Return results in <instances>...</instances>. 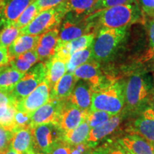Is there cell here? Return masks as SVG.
I'll use <instances>...</instances> for the list:
<instances>
[{
	"instance_id": "42",
	"label": "cell",
	"mask_w": 154,
	"mask_h": 154,
	"mask_svg": "<svg viewBox=\"0 0 154 154\" xmlns=\"http://www.w3.org/2000/svg\"><path fill=\"white\" fill-rule=\"evenodd\" d=\"M9 57L8 54V49L0 47V67L8 64Z\"/></svg>"
},
{
	"instance_id": "5",
	"label": "cell",
	"mask_w": 154,
	"mask_h": 154,
	"mask_svg": "<svg viewBox=\"0 0 154 154\" xmlns=\"http://www.w3.org/2000/svg\"><path fill=\"white\" fill-rule=\"evenodd\" d=\"M66 2L40 12L29 24L20 29V34L42 35L48 31L59 28L65 15L69 12Z\"/></svg>"
},
{
	"instance_id": "7",
	"label": "cell",
	"mask_w": 154,
	"mask_h": 154,
	"mask_svg": "<svg viewBox=\"0 0 154 154\" xmlns=\"http://www.w3.org/2000/svg\"><path fill=\"white\" fill-rule=\"evenodd\" d=\"M46 77L45 64L44 62L36 63L24 74L17 83L11 95L17 102L24 99L32 93Z\"/></svg>"
},
{
	"instance_id": "14",
	"label": "cell",
	"mask_w": 154,
	"mask_h": 154,
	"mask_svg": "<svg viewBox=\"0 0 154 154\" xmlns=\"http://www.w3.org/2000/svg\"><path fill=\"white\" fill-rule=\"evenodd\" d=\"M35 0H5L0 10V30L14 25L21 14Z\"/></svg>"
},
{
	"instance_id": "33",
	"label": "cell",
	"mask_w": 154,
	"mask_h": 154,
	"mask_svg": "<svg viewBox=\"0 0 154 154\" xmlns=\"http://www.w3.org/2000/svg\"><path fill=\"white\" fill-rule=\"evenodd\" d=\"M113 115L106 111L99 110H89L86 112V121H87L91 128L103 124L109 121Z\"/></svg>"
},
{
	"instance_id": "36",
	"label": "cell",
	"mask_w": 154,
	"mask_h": 154,
	"mask_svg": "<svg viewBox=\"0 0 154 154\" xmlns=\"http://www.w3.org/2000/svg\"><path fill=\"white\" fill-rule=\"evenodd\" d=\"M144 18H153L154 0H136Z\"/></svg>"
},
{
	"instance_id": "17",
	"label": "cell",
	"mask_w": 154,
	"mask_h": 154,
	"mask_svg": "<svg viewBox=\"0 0 154 154\" xmlns=\"http://www.w3.org/2000/svg\"><path fill=\"white\" fill-rule=\"evenodd\" d=\"M66 101L83 111H89L91 105V87L90 84L84 80L77 81Z\"/></svg>"
},
{
	"instance_id": "3",
	"label": "cell",
	"mask_w": 154,
	"mask_h": 154,
	"mask_svg": "<svg viewBox=\"0 0 154 154\" xmlns=\"http://www.w3.org/2000/svg\"><path fill=\"white\" fill-rule=\"evenodd\" d=\"M125 84L123 80H109L99 87L91 88L90 110L106 111L113 116L121 113L125 104Z\"/></svg>"
},
{
	"instance_id": "16",
	"label": "cell",
	"mask_w": 154,
	"mask_h": 154,
	"mask_svg": "<svg viewBox=\"0 0 154 154\" xmlns=\"http://www.w3.org/2000/svg\"><path fill=\"white\" fill-rule=\"evenodd\" d=\"M58 40L59 29L55 28L42 34L39 36L35 51L39 62H45L55 54Z\"/></svg>"
},
{
	"instance_id": "12",
	"label": "cell",
	"mask_w": 154,
	"mask_h": 154,
	"mask_svg": "<svg viewBox=\"0 0 154 154\" xmlns=\"http://www.w3.org/2000/svg\"><path fill=\"white\" fill-rule=\"evenodd\" d=\"M87 111L82 110L66 100L56 125L62 132L72 130L86 120Z\"/></svg>"
},
{
	"instance_id": "21",
	"label": "cell",
	"mask_w": 154,
	"mask_h": 154,
	"mask_svg": "<svg viewBox=\"0 0 154 154\" xmlns=\"http://www.w3.org/2000/svg\"><path fill=\"white\" fill-rule=\"evenodd\" d=\"M44 63L46 69L45 80L51 90L56 83L66 73V63L54 55Z\"/></svg>"
},
{
	"instance_id": "35",
	"label": "cell",
	"mask_w": 154,
	"mask_h": 154,
	"mask_svg": "<svg viewBox=\"0 0 154 154\" xmlns=\"http://www.w3.org/2000/svg\"><path fill=\"white\" fill-rule=\"evenodd\" d=\"M31 115L32 114L30 113L19 111L17 109L14 117V130L18 128H22V127L30 126Z\"/></svg>"
},
{
	"instance_id": "27",
	"label": "cell",
	"mask_w": 154,
	"mask_h": 154,
	"mask_svg": "<svg viewBox=\"0 0 154 154\" xmlns=\"http://www.w3.org/2000/svg\"><path fill=\"white\" fill-rule=\"evenodd\" d=\"M17 102L5 105L0 108V126L12 132L14 129V117Z\"/></svg>"
},
{
	"instance_id": "41",
	"label": "cell",
	"mask_w": 154,
	"mask_h": 154,
	"mask_svg": "<svg viewBox=\"0 0 154 154\" xmlns=\"http://www.w3.org/2000/svg\"><path fill=\"white\" fill-rule=\"evenodd\" d=\"M14 102L17 101H15V99L12 97L11 94L3 93V92L0 91V108L2 107L5 105L14 103Z\"/></svg>"
},
{
	"instance_id": "26",
	"label": "cell",
	"mask_w": 154,
	"mask_h": 154,
	"mask_svg": "<svg viewBox=\"0 0 154 154\" xmlns=\"http://www.w3.org/2000/svg\"><path fill=\"white\" fill-rule=\"evenodd\" d=\"M93 59L92 58V45L85 49L76 51L71 56L66 63V72L72 73L77 67L84 64L88 61Z\"/></svg>"
},
{
	"instance_id": "23",
	"label": "cell",
	"mask_w": 154,
	"mask_h": 154,
	"mask_svg": "<svg viewBox=\"0 0 154 154\" xmlns=\"http://www.w3.org/2000/svg\"><path fill=\"white\" fill-rule=\"evenodd\" d=\"M24 74L14 69L9 63L0 67V91L11 94Z\"/></svg>"
},
{
	"instance_id": "45",
	"label": "cell",
	"mask_w": 154,
	"mask_h": 154,
	"mask_svg": "<svg viewBox=\"0 0 154 154\" xmlns=\"http://www.w3.org/2000/svg\"><path fill=\"white\" fill-rule=\"evenodd\" d=\"M26 154H45V153H42V152H41V151H36V150H34V149H33L30 150V151H29L28 153H26Z\"/></svg>"
},
{
	"instance_id": "25",
	"label": "cell",
	"mask_w": 154,
	"mask_h": 154,
	"mask_svg": "<svg viewBox=\"0 0 154 154\" xmlns=\"http://www.w3.org/2000/svg\"><path fill=\"white\" fill-rule=\"evenodd\" d=\"M38 61L39 62L38 55L35 49H33L11 58L9 59V64L18 72L25 74Z\"/></svg>"
},
{
	"instance_id": "39",
	"label": "cell",
	"mask_w": 154,
	"mask_h": 154,
	"mask_svg": "<svg viewBox=\"0 0 154 154\" xmlns=\"http://www.w3.org/2000/svg\"><path fill=\"white\" fill-rule=\"evenodd\" d=\"M143 22L149 38L150 48L154 54V19L144 18Z\"/></svg>"
},
{
	"instance_id": "22",
	"label": "cell",
	"mask_w": 154,
	"mask_h": 154,
	"mask_svg": "<svg viewBox=\"0 0 154 154\" xmlns=\"http://www.w3.org/2000/svg\"><path fill=\"white\" fill-rule=\"evenodd\" d=\"M40 35L20 34L8 47L9 59L23 53L35 49Z\"/></svg>"
},
{
	"instance_id": "49",
	"label": "cell",
	"mask_w": 154,
	"mask_h": 154,
	"mask_svg": "<svg viewBox=\"0 0 154 154\" xmlns=\"http://www.w3.org/2000/svg\"><path fill=\"white\" fill-rule=\"evenodd\" d=\"M0 154H3V153H0Z\"/></svg>"
},
{
	"instance_id": "37",
	"label": "cell",
	"mask_w": 154,
	"mask_h": 154,
	"mask_svg": "<svg viewBox=\"0 0 154 154\" xmlns=\"http://www.w3.org/2000/svg\"><path fill=\"white\" fill-rule=\"evenodd\" d=\"M12 132L0 126V153H3L10 147Z\"/></svg>"
},
{
	"instance_id": "38",
	"label": "cell",
	"mask_w": 154,
	"mask_h": 154,
	"mask_svg": "<svg viewBox=\"0 0 154 154\" xmlns=\"http://www.w3.org/2000/svg\"><path fill=\"white\" fill-rule=\"evenodd\" d=\"M72 146L62 140H59L54 144L48 154H72Z\"/></svg>"
},
{
	"instance_id": "10",
	"label": "cell",
	"mask_w": 154,
	"mask_h": 154,
	"mask_svg": "<svg viewBox=\"0 0 154 154\" xmlns=\"http://www.w3.org/2000/svg\"><path fill=\"white\" fill-rule=\"evenodd\" d=\"M127 132L145 138L154 146V113L149 106L142 111L127 128Z\"/></svg>"
},
{
	"instance_id": "29",
	"label": "cell",
	"mask_w": 154,
	"mask_h": 154,
	"mask_svg": "<svg viewBox=\"0 0 154 154\" xmlns=\"http://www.w3.org/2000/svg\"><path fill=\"white\" fill-rule=\"evenodd\" d=\"M38 14H39V11H38L36 3L34 2L30 5H29L26 9L21 14L17 20L15 22L14 26L21 29L29 24Z\"/></svg>"
},
{
	"instance_id": "20",
	"label": "cell",
	"mask_w": 154,
	"mask_h": 154,
	"mask_svg": "<svg viewBox=\"0 0 154 154\" xmlns=\"http://www.w3.org/2000/svg\"><path fill=\"white\" fill-rule=\"evenodd\" d=\"M77 81L73 73L66 72L50 90L49 99L66 101L72 94Z\"/></svg>"
},
{
	"instance_id": "46",
	"label": "cell",
	"mask_w": 154,
	"mask_h": 154,
	"mask_svg": "<svg viewBox=\"0 0 154 154\" xmlns=\"http://www.w3.org/2000/svg\"><path fill=\"white\" fill-rule=\"evenodd\" d=\"M82 154H94V149H88Z\"/></svg>"
},
{
	"instance_id": "32",
	"label": "cell",
	"mask_w": 154,
	"mask_h": 154,
	"mask_svg": "<svg viewBox=\"0 0 154 154\" xmlns=\"http://www.w3.org/2000/svg\"><path fill=\"white\" fill-rule=\"evenodd\" d=\"M20 35V29L14 25L7 26L0 30V47L8 49L11 43Z\"/></svg>"
},
{
	"instance_id": "1",
	"label": "cell",
	"mask_w": 154,
	"mask_h": 154,
	"mask_svg": "<svg viewBox=\"0 0 154 154\" xmlns=\"http://www.w3.org/2000/svg\"><path fill=\"white\" fill-rule=\"evenodd\" d=\"M98 32L106 29L128 28L136 22H143V15L136 0L115 6L88 15Z\"/></svg>"
},
{
	"instance_id": "31",
	"label": "cell",
	"mask_w": 154,
	"mask_h": 154,
	"mask_svg": "<svg viewBox=\"0 0 154 154\" xmlns=\"http://www.w3.org/2000/svg\"><path fill=\"white\" fill-rule=\"evenodd\" d=\"M94 154H132L119 142L111 141L103 143L97 149H94Z\"/></svg>"
},
{
	"instance_id": "15",
	"label": "cell",
	"mask_w": 154,
	"mask_h": 154,
	"mask_svg": "<svg viewBox=\"0 0 154 154\" xmlns=\"http://www.w3.org/2000/svg\"><path fill=\"white\" fill-rule=\"evenodd\" d=\"M122 119L123 116L121 113H119L113 116L109 121L103 123V124L91 128L87 139L84 143L85 145L88 149H94L102 140L115 131Z\"/></svg>"
},
{
	"instance_id": "47",
	"label": "cell",
	"mask_w": 154,
	"mask_h": 154,
	"mask_svg": "<svg viewBox=\"0 0 154 154\" xmlns=\"http://www.w3.org/2000/svg\"><path fill=\"white\" fill-rule=\"evenodd\" d=\"M4 2H5V1H4V0H0V10H1L2 8V7L4 5Z\"/></svg>"
},
{
	"instance_id": "48",
	"label": "cell",
	"mask_w": 154,
	"mask_h": 154,
	"mask_svg": "<svg viewBox=\"0 0 154 154\" xmlns=\"http://www.w3.org/2000/svg\"><path fill=\"white\" fill-rule=\"evenodd\" d=\"M152 19H154V17H153V18H152Z\"/></svg>"
},
{
	"instance_id": "6",
	"label": "cell",
	"mask_w": 154,
	"mask_h": 154,
	"mask_svg": "<svg viewBox=\"0 0 154 154\" xmlns=\"http://www.w3.org/2000/svg\"><path fill=\"white\" fill-rule=\"evenodd\" d=\"M59 42H69L84 34L94 32V24L87 16H79L72 11L65 15L59 26Z\"/></svg>"
},
{
	"instance_id": "13",
	"label": "cell",
	"mask_w": 154,
	"mask_h": 154,
	"mask_svg": "<svg viewBox=\"0 0 154 154\" xmlns=\"http://www.w3.org/2000/svg\"><path fill=\"white\" fill-rule=\"evenodd\" d=\"M78 80H84L90 84L91 88L103 85L109 80H106L101 72L100 63L94 59L80 65L72 72Z\"/></svg>"
},
{
	"instance_id": "11",
	"label": "cell",
	"mask_w": 154,
	"mask_h": 154,
	"mask_svg": "<svg viewBox=\"0 0 154 154\" xmlns=\"http://www.w3.org/2000/svg\"><path fill=\"white\" fill-rule=\"evenodd\" d=\"M66 101L49 99L47 103L42 106L31 115L30 126L53 123L56 124L61 109Z\"/></svg>"
},
{
	"instance_id": "40",
	"label": "cell",
	"mask_w": 154,
	"mask_h": 154,
	"mask_svg": "<svg viewBox=\"0 0 154 154\" xmlns=\"http://www.w3.org/2000/svg\"><path fill=\"white\" fill-rule=\"evenodd\" d=\"M66 1V0H35L34 2L37 6V8L40 13L52 7H57Z\"/></svg>"
},
{
	"instance_id": "28",
	"label": "cell",
	"mask_w": 154,
	"mask_h": 154,
	"mask_svg": "<svg viewBox=\"0 0 154 154\" xmlns=\"http://www.w3.org/2000/svg\"><path fill=\"white\" fill-rule=\"evenodd\" d=\"M96 0H66L69 11L79 16L91 14V10Z\"/></svg>"
},
{
	"instance_id": "9",
	"label": "cell",
	"mask_w": 154,
	"mask_h": 154,
	"mask_svg": "<svg viewBox=\"0 0 154 154\" xmlns=\"http://www.w3.org/2000/svg\"><path fill=\"white\" fill-rule=\"evenodd\" d=\"M50 88L44 79L32 93L24 99L17 102L16 107L19 111L32 114L34 111L49 101Z\"/></svg>"
},
{
	"instance_id": "2",
	"label": "cell",
	"mask_w": 154,
	"mask_h": 154,
	"mask_svg": "<svg viewBox=\"0 0 154 154\" xmlns=\"http://www.w3.org/2000/svg\"><path fill=\"white\" fill-rule=\"evenodd\" d=\"M153 90L154 83L151 75L146 73L131 75L125 84L124 114H140L149 106Z\"/></svg>"
},
{
	"instance_id": "24",
	"label": "cell",
	"mask_w": 154,
	"mask_h": 154,
	"mask_svg": "<svg viewBox=\"0 0 154 154\" xmlns=\"http://www.w3.org/2000/svg\"><path fill=\"white\" fill-rule=\"evenodd\" d=\"M91 127L85 120L75 128L62 132L61 140L72 146L83 144L87 139Z\"/></svg>"
},
{
	"instance_id": "19",
	"label": "cell",
	"mask_w": 154,
	"mask_h": 154,
	"mask_svg": "<svg viewBox=\"0 0 154 154\" xmlns=\"http://www.w3.org/2000/svg\"><path fill=\"white\" fill-rule=\"evenodd\" d=\"M118 141L132 154H154V146L136 134H128Z\"/></svg>"
},
{
	"instance_id": "18",
	"label": "cell",
	"mask_w": 154,
	"mask_h": 154,
	"mask_svg": "<svg viewBox=\"0 0 154 154\" xmlns=\"http://www.w3.org/2000/svg\"><path fill=\"white\" fill-rule=\"evenodd\" d=\"M10 147L20 154H26L33 149L32 127H22L13 131Z\"/></svg>"
},
{
	"instance_id": "30",
	"label": "cell",
	"mask_w": 154,
	"mask_h": 154,
	"mask_svg": "<svg viewBox=\"0 0 154 154\" xmlns=\"http://www.w3.org/2000/svg\"><path fill=\"white\" fill-rule=\"evenodd\" d=\"M95 36L96 34L94 32H91L89 34H84V35L80 36V37L75 38L72 41L69 42L71 54L72 55L73 54L76 52V51L85 49L92 45Z\"/></svg>"
},
{
	"instance_id": "4",
	"label": "cell",
	"mask_w": 154,
	"mask_h": 154,
	"mask_svg": "<svg viewBox=\"0 0 154 154\" xmlns=\"http://www.w3.org/2000/svg\"><path fill=\"white\" fill-rule=\"evenodd\" d=\"M127 29H106L96 34L92 44V58L99 63L110 60L124 41Z\"/></svg>"
},
{
	"instance_id": "34",
	"label": "cell",
	"mask_w": 154,
	"mask_h": 154,
	"mask_svg": "<svg viewBox=\"0 0 154 154\" xmlns=\"http://www.w3.org/2000/svg\"><path fill=\"white\" fill-rule=\"evenodd\" d=\"M130 0H96L91 10V14L115 6L124 5Z\"/></svg>"
},
{
	"instance_id": "43",
	"label": "cell",
	"mask_w": 154,
	"mask_h": 154,
	"mask_svg": "<svg viewBox=\"0 0 154 154\" xmlns=\"http://www.w3.org/2000/svg\"><path fill=\"white\" fill-rule=\"evenodd\" d=\"M149 107L153 110V113H154V90L153 94H152L151 98L150 99V102H149Z\"/></svg>"
},
{
	"instance_id": "44",
	"label": "cell",
	"mask_w": 154,
	"mask_h": 154,
	"mask_svg": "<svg viewBox=\"0 0 154 154\" xmlns=\"http://www.w3.org/2000/svg\"><path fill=\"white\" fill-rule=\"evenodd\" d=\"M3 154H20V153H17V152L14 151V150L11 149V147H9V149L7 150V151L4 152Z\"/></svg>"
},
{
	"instance_id": "8",
	"label": "cell",
	"mask_w": 154,
	"mask_h": 154,
	"mask_svg": "<svg viewBox=\"0 0 154 154\" xmlns=\"http://www.w3.org/2000/svg\"><path fill=\"white\" fill-rule=\"evenodd\" d=\"M33 149L48 154L54 144L61 140L62 131L53 123L43 124L32 127Z\"/></svg>"
}]
</instances>
